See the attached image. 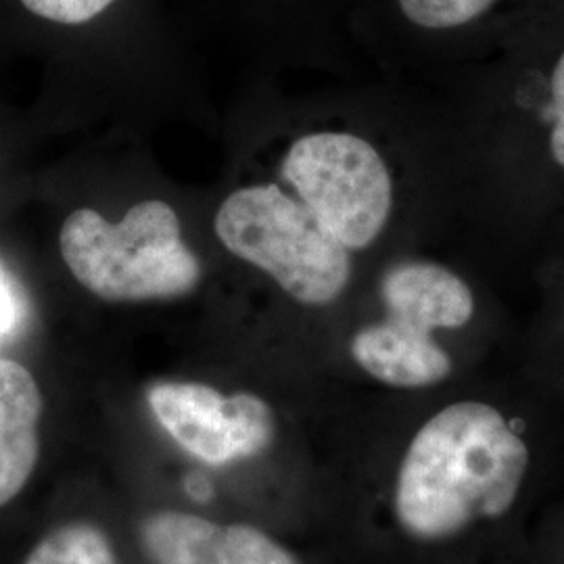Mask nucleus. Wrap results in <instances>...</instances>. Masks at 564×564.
Instances as JSON below:
<instances>
[{
    "label": "nucleus",
    "instance_id": "nucleus-1",
    "mask_svg": "<svg viewBox=\"0 0 564 564\" xmlns=\"http://www.w3.org/2000/svg\"><path fill=\"white\" fill-rule=\"evenodd\" d=\"M564 484V435L481 395L414 424L389 473L393 533L421 564H508Z\"/></svg>",
    "mask_w": 564,
    "mask_h": 564
},
{
    "label": "nucleus",
    "instance_id": "nucleus-2",
    "mask_svg": "<svg viewBox=\"0 0 564 564\" xmlns=\"http://www.w3.org/2000/svg\"><path fill=\"white\" fill-rule=\"evenodd\" d=\"M59 247L74 279L102 302L176 300L202 281L174 207L158 199L137 203L116 224L95 209H76L63 223Z\"/></svg>",
    "mask_w": 564,
    "mask_h": 564
},
{
    "label": "nucleus",
    "instance_id": "nucleus-3",
    "mask_svg": "<svg viewBox=\"0 0 564 564\" xmlns=\"http://www.w3.org/2000/svg\"><path fill=\"white\" fill-rule=\"evenodd\" d=\"M214 228L230 253L270 274L303 305L337 302L351 279L349 249L274 184L226 197Z\"/></svg>",
    "mask_w": 564,
    "mask_h": 564
},
{
    "label": "nucleus",
    "instance_id": "nucleus-4",
    "mask_svg": "<svg viewBox=\"0 0 564 564\" xmlns=\"http://www.w3.org/2000/svg\"><path fill=\"white\" fill-rule=\"evenodd\" d=\"M282 178L343 247L364 249L383 232L393 184L370 142L345 132L302 137L282 160Z\"/></svg>",
    "mask_w": 564,
    "mask_h": 564
},
{
    "label": "nucleus",
    "instance_id": "nucleus-5",
    "mask_svg": "<svg viewBox=\"0 0 564 564\" xmlns=\"http://www.w3.org/2000/svg\"><path fill=\"white\" fill-rule=\"evenodd\" d=\"M147 403L163 431L186 454L212 466L265 452L276 437L274 410L262 398L188 381H163L147 389Z\"/></svg>",
    "mask_w": 564,
    "mask_h": 564
},
{
    "label": "nucleus",
    "instance_id": "nucleus-6",
    "mask_svg": "<svg viewBox=\"0 0 564 564\" xmlns=\"http://www.w3.org/2000/svg\"><path fill=\"white\" fill-rule=\"evenodd\" d=\"M139 540L151 564H302L258 527L214 523L178 510L149 514Z\"/></svg>",
    "mask_w": 564,
    "mask_h": 564
},
{
    "label": "nucleus",
    "instance_id": "nucleus-7",
    "mask_svg": "<svg viewBox=\"0 0 564 564\" xmlns=\"http://www.w3.org/2000/svg\"><path fill=\"white\" fill-rule=\"evenodd\" d=\"M379 295L384 318L433 341H440V333H460L477 314L470 286L440 263H393L381 279Z\"/></svg>",
    "mask_w": 564,
    "mask_h": 564
},
{
    "label": "nucleus",
    "instance_id": "nucleus-8",
    "mask_svg": "<svg viewBox=\"0 0 564 564\" xmlns=\"http://www.w3.org/2000/svg\"><path fill=\"white\" fill-rule=\"evenodd\" d=\"M349 356L370 379L400 391L437 389L456 375V358L444 343L426 339L384 316L354 333Z\"/></svg>",
    "mask_w": 564,
    "mask_h": 564
},
{
    "label": "nucleus",
    "instance_id": "nucleus-9",
    "mask_svg": "<svg viewBox=\"0 0 564 564\" xmlns=\"http://www.w3.org/2000/svg\"><path fill=\"white\" fill-rule=\"evenodd\" d=\"M42 395L32 372L0 360V506L13 502L41 456Z\"/></svg>",
    "mask_w": 564,
    "mask_h": 564
},
{
    "label": "nucleus",
    "instance_id": "nucleus-10",
    "mask_svg": "<svg viewBox=\"0 0 564 564\" xmlns=\"http://www.w3.org/2000/svg\"><path fill=\"white\" fill-rule=\"evenodd\" d=\"M23 564H120L99 524L72 521L46 533Z\"/></svg>",
    "mask_w": 564,
    "mask_h": 564
},
{
    "label": "nucleus",
    "instance_id": "nucleus-11",
    "mask_svg": "<svg viewBox=\"0 0 564 564\" xmlns=\"http://www.w3.org/2000/svg\"><path fill=\"white\" fill-rule=\"evenodd\" d=\"M508 564H564V484L535 514Z\"/></svg>",
    "mask_w": 564,
    "mask_h": 564
},
{
    "label": "nucleus",
    "instance_id": "nucleus-12",
    "mask_svg": "<svg viewBox=\"0 0 564 564\" xmlns=\"http://www.w3.org/2000/svg\"><path fill=\"white\" fill-rule=\"evenodd\" d=\"M494 0H400L403 15L429 30L458 28L479 18Z\"/></svg>",
    "mask_w": 564,
    "mask_h": 564
},
{
    "label": "nucleus",
    "instance_id": "nucleus-13",
    "mask_svg": "<svg viewBox=\"0 0 564 564\" xmlns=\"http://www.w3.org/2000/svg\"><path fill=\"white\" fill-rule=\"evenodd\" d=\"M113 0H21V4L42 20L76 25L101 15Z\"/></svg>",
    "mask_w": 564,
    "mask_h": 564
},
{
    "label": "nucleus",
    "instance_id": "nucleus-14",
    "mask_svg": "<svg viewBox=\"0 0 564 564\" xmlns=\"http://www.w3.org/2000/svg\"><path fill=\"white\" fill-rule=\"evenodd\" d=\"M552 116L554 130L550 137V149L554 160L564 167V55L552 74Z\"/></svg>",
    "mask_w": 564,
    "mask_h": 564
},
{
    "label": "nucleus",
    "instance_id": "nucleus-15",
    "mask_svg": "<svg viewBox=\"0 0 564 564\" xmlns=\"http://www.w3.org/2000/svg\"><path fill=\"white\" fill-rule=\"evenodd\" d=\"M2 305H4V303H2V300H0V324L4 323V312H2Z\"/></svg>",
    "mask_w": 564,
    "mask_h": 564
}]
</instances>
